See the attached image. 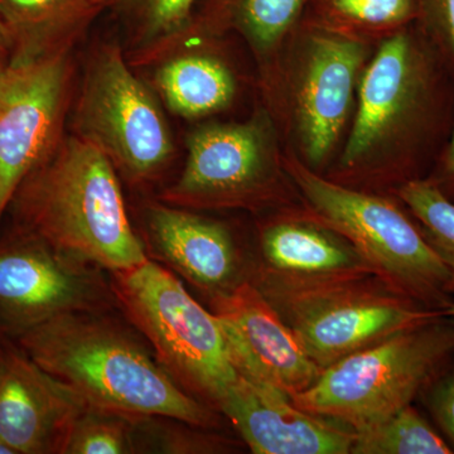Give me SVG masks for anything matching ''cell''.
I'll return each mask as SVG.
<instances>
[{
  "label": "cell",
  "instance_id": "cell-6",
  "mask_svg": "<svg viewBox=\"0 0 454 454\" xmlns=\"http://www.w3.org/2000/svg\"><path fill=\"white\" fill-rule=\"evenodd\" d=\"M252 282L321 372L394 334L446 316L405 297L375 274L293 283L255 273Z\"/></svg>",
  "mask_w": 454,
  "mask_h": 454
},
{
  "label": "cell",
  "instance_id": "cell-25",
  "mask_svg": "<svg viewBox=\"0 0 454 454\" xmlns=\"http://www.w3.org/2000/svg\"><path fill=\"white\" fill-rule=\"evenodd\" d=\"M330 7L354 22L370 26L405 25L418 20V0H328Z\"/></svg>",
  "mask_w": 454,
  "mask_h": 454
},
{
  "label": "cell",
  "instance_id": "cell-12",
  "mask_svg": "<svg viewBox=\"0 0 454 454\" xmlns=\"http://www.w3.org/2000/svg\"><path fill=\"white\" fill-rule=\"evenodd\" d=\"M236 372L293 396L321 375L306 349L252 280L210 295Z\"/></svg>",
  "mask_w": 454,
  "mask_h": 454
},
{
  "label": "cell",
  "instance_id": "cell-15",
  "mask_svg": "<svg viewBox=\"0 0 454 454\" xmlns=\"http://www.w3.org/2000/svg\"><path fill=\"white\" fill-rule=\"evenodd\" d=\"M365 47L339 35L310 38L297 94V119L304 153L319 164L345 125Z\"/></svg>",
  "mask_w": 454,
  "mask_h": 454
},
{
  "label": "cell",
  "instance_id": "cell-17",
  "mask_svg": "<svg viewBox=\"0 0 454 454\" xmlns=\"http://www.w3.org/2000/svg\"><path fill=\"white\" fill-rule=\"evenodd\" d=\"M262 265L256 273L293 283L372 276L363 256L321 221L280 220L260 234Z\"/></svg>",
  "mask_w": 454,
  "mask_h": 454
},
{
  "label": "cell",
  "instance_id": "cell-9",
  "mask_svg": "<svg viewBox=\"0 0 454 454\" xmlns=\"http://www.w3.org/2000/svg\"><path fill=\"white\" fill-rule=\"evenodd\" d=\"M104 271L12 225L0 235V336L70 313L106 312L116 301Z\"/></svg>",
  "mask_w": 454,
  "mask_h": 454
},
{
  "label": "cell",
  "instance_id": "cell-8",
  "mask_svg": "<svg viewBox=\"0 0 454 454\" xmlns=\"http://www.w3.org/2000/svg\"><path fill=\"white\" fill-rule=\"evenodd\" d=\"M73 134L98 148L134 186L160 177L175 153L160 103L115 43H101L89 56Z\"/></svg>",
  "mask_w": 454,
  "mask_h": 454
},
{
  "label": "cell",
  "instance_id": "cell-22",
  "mask_svg": "<svg viewBox=\"0 0 454 454\" xmlns=\"http://www.w3.org/2000/svg\"><path fill=\"white\" fill-rule=\"evenodd\" d=\"M137 419L88 408L74 422L62 454H128L138 452Z\"/></svg>",
  "mask_w": 454,
  "mask_h": 454
},
{
  "label": "cell",
  "instance_id": "cell-4",
  "mask_svg": "<svg viewBox=\"0 0 454 454\" xmlns=\"http://www.w3.org/2000/svg\"><path fill=\"white\" fill-rule=\"evenodd\" d=\"M452 74L426 35L400 32L381 44L358 90L354 128L342 166L354 168L384 142L411 140L428 160L454 127ZM446 149V148H444Z\"/></svg>",
  "mask_w": 454,
  "mask_h": 454
},
{
  "label": "cell",
  "instance_id": "cell-24",
  "mask_svg": "<svg viewBox=\"0 0 454 454\" xmlns=\"http://www.w3.org/2000/svg\"><path fill=\"white\" fill-rule=\"evenodd\" d=\"M196 0H118L133 5L139 20V40L136 51L160 43L181 31L190 22ZM134 51V52H136Z\"/></svg>",
  "mask_w": 454,
  "mask_h": 454
},
{
  "label": "cell",
  "instance_id": "cell-26",
  "mask_svg": "<svg viewBox=\"0 0 454 454\" xmlns=\"http://www.w3.org/2000/svg\"><path fill=\"white\" fill-rule=\"evenodd\" d=\"M422 33L454 79V0H418Z\"/></svg>",
  "mask_w": 454,
  "mask_h": 454
},
{
  "label": "cell",
  "instance_id": "cell-20",
  "mask_svg": "<svg viewBox=\"0 0 454 454\" xmlns=\"http://www.w3.org/2000/svg\"><path fill=\"white\" fill-rule=\"evenodd\" d=\"M443 434L414 404L372 428L355 432L349 454H452Z\"/></svg>",
  "mask_w": 454,
  "mask_h": 454
},
{
  "label": "cell",
  "instance_id": "cell-27",
  "mask_svg": "<svg viewBox=\"0 0 454 454\" xmlns=\"http://www.w3.org/2000/svg\"><path fill=\"white\" fill-rule=\"evenodd\" d=\"M419 399L454 450V365L442 373Z\"/></svg>",
  "mask_w": 454,
  "mask_h": 454
},
{
  "label": "cell",
  "instance_id": "cell-11",
  "mask_svg": "<svg viewBox=\"0 0 454 454\" xmlns=\"http://www.w3.org/2000/svg\"><path fill=\"white\" fill-rule=\"evenodd\" d=\"M270 136L262 118L211 124L187 138V160L160 201L182 208L250 207L273 186Z\"/></svg>",
  "mask_w": 454,
  "mask_h": 454
},
{
  "label": "cell",
  "instance_id": "cell-10",
  "mask_svg": "<svg viewBox=\"0 0 454 454\" xmlns=\"http://www.w3.org/2000/svg\"><path fill=\"white\" fill-rule=\"evenodd\" d=\"M74 79L73 51L0 74V227L18 187L66 136Z\"/></svg>",
  "mask_w": 454,
  "mask_h": 454
},
{
  "label": "cell",
  "instance_id": "cell-28",
  "mask_svg": "<svg viewBox=\"0 0 454 454\" xmlns=\"http://www.w3.org/2000/svg\"><path fill=\"white\" fill-rule=\"evenodd\" d=\"M428 178L433 184H437L439 190L448 199L454 201V127L450 142Z\"/></svg>",
  "mask_w": 454,
  "mask_h": 454
},
{
  "label": "cell",
  "instance_id": "cell-21",
  "mask_svg": "<svg viewBox=\"0 0 454 454\" xmlns=\"http://www.w3.org/2000/svg\"><path fill=\"white\" fill-rule=\"evenodd\" d=\"M397 196L447 268L454 297V201L429 178L404 182L397 188Z\"/></svg>",
  "mask_w": 454,
  "mask_h": 454
},
{
  "label": "cell",
  "instance_id": "cell-13",
  "mask_svg": "<svg viewBox=\"0 0 454 454\" xmlns=\"http://www.w3.org/2000/svg\"><path fill=\"white\" fill-rule=\"evenodd\" d=\"M86 408L76 391L0 336V438L17 454H62Z\"/></svg>",
  "mask_w": 454,
  "mask_h": 454
},
{
  "label": "cell",
  "instance_id": "cell-3",
  "mask_svg": "<svg viewBox=\"0 0 454 454\" xmlns=\"http://www.w3.org/2000/svg\"><path fill=\"white\" fill-rule=\"evenodd\" d=\"M453 365L454 318L444 316L343 357L291 399L361 432L414 404Z\"/></svg>",
  "mask_w": 454,
  "mask_h": 454
},
{
  "label": "cell",
  "instance_id": "cell-16",
  "mask_svg": "<svg viewBox=\"0 0 454 454\" xmlns=\"http://www.w3.org/2000/svg\"><path fill=\"white\" fill-rule=\"evenodd\" d=\"M145 230L153 256L207 294L243 280L234 239L219 221L160 201L146 206Z\"/></svg>",
  "mask_w": 454,
  "mask_h": 454
},
{
  "label": "cell",
  "instance_id": "cell-7",
  "mask_svg": "<svg viewBox=\"0 0 454 454\" xmlns=\"http://www.w3.org/2000/svg\"><path fill=\"white\" fill-rule=\"evenodd\" d=\"M286 170L317 220L343 236L375 276L427 309L446 312L454 303L450 273L411 212L334 184L298 160H288Z\"/></svg>",
  "mask_w": 454,
  "mask_h": 454
},
{
  "label": "cell",
  "instance_id": "cell-2",
  "mask_svg": "<svg viewBox=\"0 0 454 454\" xmlns=\"http://www.w3.org/2000/svg\"><path fill=\"white\" fill-rule=\"evenodd\" d=\"M7 215L12 225L109 273L149 259L131 226L118 172L98 148L74 134H66L27 176Z\"/></svg>",
  "mask_w": 454,
  "mask_h": 454
},
{
  "label": "cell",
  "instance_id": "cell-31",
  "mask_svg": "<svg viewBox=\"0 0 454 454\" xmlns=\"http://www.w3.org/2000/svg\"><path fill=\"white\" fill-rule=\"evenodd\" d=\"M446 316H450V317H453L454 318V303L453 304H450V307H448V309H446Z\"/></svg>",
  "mask_w": 454,
  "mask_h": 454
},
{
  "label": "cell",
  "instance_id": "cell-1",
  "mask_svg": "<svg viewBox=\"0 0 454 454\" xmlns=\"http://www.w3.org/2000/svg\"><path fill=\"white\" fill-rule=\"evenodd\" d=\"M104 313L56 317L12 340L90 408L133 419L162 417L203 429L216 426L214 411L182 389L136 334Z\"/></svg>",
  "mask_w": 454,
  "mask_h": 454
},
{
  "label": "cell",
  "instance_id": "cell-14",
  "mask_svg": "<svg viewBox=\"0 0 454 454\" xmlns=\"http://www.w3.org/2000/svg\"><path fill=\"white\" fill-rule=\"evenodd\" d=\"M255 454H349L355 432L298 408L291 396L239 373L219 406Z\"/></svg>",
  "mask_w": 454,
  "mask_h": 454
},
{
  "label": "cell",
  "instance_id": "cell-5",
  "mask_svg": "<svg viewBox=\"0 0 454 454\" xmlns=\"http://www.w3.org/2000/svg\"><path fill=\"white\" fill-rule=\"evenodd\" d=\"M109 274L116 304L151 343L160 366L182 389L219 411L239 372L216 317L154 260Z\"/></svg>",
  "mask_w": 454,
  "mask_h": 454
},
{
  "label": "cell",
  "instance_id": "cell-18",
  "mask_svg": "<svg viewBox=\"0 0 454 454\" xmlns=\"http://www.w3.org/2000/svg\"><path fill=\"white\" fill-rule=\"evenodd\" d=\"M118 0H0V22L12 44V65L73 51L106 9Z\"/></svg>",
  "mask_w": 454,
  "mask_h": 454
},
{
  "label": "cell",
  "instance_id": "cell-19",
  "mask_svg": "<svg viewBox=\"0 0 454 454\" xmlns=\"http://www.w3.org/2000/svg\"><path fill=\"white\" fill-rule=\"evenodd\" d=\"M155 88L167 107L182 118L195 119L220 112L235 97L236 82L229 67L201 53H175L160 62Z\"/></svg>",
  "mask_w": 454,
  "mask_h": 454
},
{
  "label": "cell",
  "instance_id": "cell-23",
  "mask_svg": "<svg viewBox=\"0 0 454 454\" xmlns=\"http://www.w3.org/2000/svg\"><path fill=\"white\" fill-rule=\"evenodd\" d=\"M304 0H226L230 22L260 50L270 49L300 13Z\"/></svg>",
  "mask_w": 454,
  "mask_h": 454
},
{
  "label": "cell",
  "instance_id": "cell-29",
  "mask_svg": "<svg viewBox=\"0 0 454 454\" xmlns=\"http://www.w3.org/2000/svg\"><path fill=\"white\" fill-rule=\"evenodd\" d=\"M12 44L7 29L0 22V74L11 64Z\"/></svg>",
  "mask_w": 454,
  "mask_h": 454
},
{
  "label": "cell",
  "instance_id": "cell-30",
  "mask_svg": "<svg viewBox=\"0 0 454 454\" xmlns=\"http://www.w3.org/2000/svg\"><path fill=\"white\" fill-rule=\"evenodd\" d=\"M0 454H17L16 450H13L7 442L3 441L2 438H0Z\"/></svg>",
  "mask_w": 454,
  "mask_h": 454
}]
</instances>
